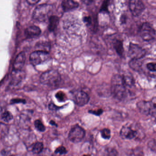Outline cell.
<instances>
[{
  "label": "cell",
  "instance_id": "33",
  "mask_svg": "<svg viewBox=\"0 0 156 156\" xmlns=\"http://www.w3.org/2000/svg\"><path fill=\"white\" fill-rule=\"evenodd\" d=\"M49 108L50 110H58L60 108V107H58L56 106L54 103H51L49 104Z\"/></svg>",
  "mask_w": 156,
  "mask_h": 156
},
{
  "label": "cell",
  "instance_id": "6",
  "mask_svg": "<svg viewBox=\"0 0 156 156\" xmlns=\"http://www.w3.org/2000/svg\"><path fill=\"white\" fill-rule=\"evenodd\" d=\"M145 50L140 46L133 43H130L128 56L132 59H141L145 56Z\"/></svg>",
  "mask_w": 156,
  "mask_h": 156
},
{
  "label": "cell",
  "instance_id": "11",
  "mask_svg": "<svg viewBox=\"0 0 156 156\" xmlns=\"http://www.w3.org/2000/svg\"><path fill=\"white\" fill-rule=\"evenodd\" d=\"M25 34L27 38H34L41 34V30L40 27L37 26H30L25 29Z\"/></svg>",
  "mask_w": 156,
  "mask_h": 156
},
{
  "label": "cell",
  "instance_id": "3",
  "mask_svg": "<svg viewBox=\"0 0 156 156\" xmlns=\"http://www.w3.org/2000/svg\"><path fill=\"white\" fill-rule=\"evenodd\" d=\"M61 79V76L59 72L54 70L45 71L41 75L40 78L41 83L50 87L58 86Z\"/></svg>",
  "mask_w": 156,
  "mask_h": 156
},
{
  "label": "cell",
  "instance_id": "26",
  "mask_svg": "<svg viewBox=\"0 0 156 156\" xmlns=\"http://www.w3.org/2000/svg\"><path fill=\"white\" fill-rule=\"evenodd\" d=\"M7 126L3 124L0 123V136L5 135L7 133Z\"/></svg>",
  "mask_w": 156,
  "mask_h": 156
},
{
  "label": "cell",
  "instance_id": "36",
  "mask_svg": "<svg viewBox=\"0 0 156 156\" xmlns=\"http://www.w3.org/2000/svg\"><path fill=\"white\" fill-rule=\"evenodd\" d=\"M50 124L51 125H55V126H57V124L54 121H51L50 122Z\"/></svg>",
  "mask_w": 156,
  "mask_h": 156
},
{
  "label": "cell",
  "instance_id": "34",
  "mask_svg": "<svg viewBox=\"0 0 156 156\" xmlns=\"http://www.w3.org/2000/svg\"><path fill=\"white\" fill-rule=\"evenodd\" d=\"M94 0H81L83 3L87 5L91 4L94 2Z\"/></svg>",
  "mask_w": 156,
  "mask_h": 156
},
{
  "label": "cell",
  "instance_id": "16",
  "mask_svg": "<svg viewBox=\"0 0 156 156\" xmlns=\"http://www.w3.org/2000/svg\"><path fill=\"white\" fill-rule=\"evenodd\" d=\"M148 114L156 118V97L147 102Z\"/></svg>",
  "mask_w": 156,
  "mask_h": 156
},
{
  "label": "cell",
  "instance_id": "19",
  "mask_svg": "<svg viewBox=\"0 0 156 156\" xmlns=\"http://www.w3.org/2000/svg\"><path fill=\"white\" fill-rule=\"evenodd\" d=\"M43 148H44L43 144L42 143L37 142L34 145L32 151L34 154H39L43 151Z\"/></svg>",
  "mask_w": 156,
  "mask_h": 156
},
{
  "label": "cell",
  "instance_id": "15",
  "mask_svg": "<svg viewBox=\"0 0 156 156\" xmlns=\"http://www.w3.org/2000/svg\"><path fill=\"white\" fill-rule=\"evenodd\" d=\"M48 30L49 32H54L57 29L59 23V17L55 15L50 16L48 18Z\"/></svg>",
  "mask_w": 156,
  "mask_h": 156
},
{
  "label": "cell",
  "instance_id": "18",
  "mask_svg": "<svg viewBox=\"0 0 156 156\" xmlns=\"http://www.w3.org/2000/svg\"><path fill=\"white\" fill-rule=\"evenodd\" d=\"M139 60L132 59L129 62V66L134 70H138L142 66V63Z\"/></svg>",
  "mask_w": 156,
  "mask_h": 156
},
{
  "label": "cell",
  "instance_id": "25",
  "mask_svg": "<svg viewBox=\"0 0 156 156\" xmlns=\"http://www.w3.org/2000/svg\"><path fill=\"white\" fill-rule=\"evenodd\" d=\"M56 98L58 101L64 102L66 100L67 97L66 94L62 91H59L56 94Z\"/></svg>",
  "mask_w": 156,
  "mask_h": 156
},
{
  "label": "cell",
  "instance_id": "13",
  "mask_svg": "<svg viewBox=\"0 0 156 156\" xmlns=\"http://www.w3.org/2000/svg\"><path fill=\"white\" fill-rule=\"evenodd\" d=\"M26 60V55L24 52H21L17 55L14 60L13 70H21L24 66Z\"/></svg>",
  "mask_w": 156,
  "mask_h": 156
},
{
  "label": "cell",
  "instance_id": "28",
  "mask_svg": "<svg viewBox=\"0 0 156 156\" xmlns=\"http://www.w3.org/2000/svg\"><path fill=\"white\" fill-rule=\"evenodd\" d=\"M83 21L86 25L90 26L92 23V18L90 16H85L83 17Z\"/></svg>",
  "mask_w": 156,
  "mask_h": 156
},
{
  "label": "cell",
  "instance_id": "1",
  "mask_svg": "<svg viewBox=\"0 0 156 156\" xmlns=\"http://www.w3.org/2000/svg\"><path fill=\"white\" fill-rule=\"evenodd\" d=\"M123 76L115 75L111 81V92L114 98L122 100L127 96V88Z\"/></svg>",
  "mask_w": 156,
  "mask_h": 156
},
{
  "label": "cell",
  "instance_id": "12",
  "mask_svg": "<svg viewBox=\"0 0 156 156\" xmlns=\"http://www.w3.org/2000/svg\"><path fill=\"white\" fill-rule=\"evenodd\" d=\"M61 6L64 12H69L78 8L79 3L74 0H63Z\"/></svg>",
  "mask_w": 156,
  "mask_h": 156
},
{
  "label": "cell",
  "instance_id": "2",
  "mask_svg": "<svg viewBox=\"0 0 156 156\" xmlns=\"http://www.w3.org/2000/svg\"><path fill=\"white\" fill-rule=\"evenodd\" d=\"M53 9L52 5L46 3L39 5L34 10L32 18L35 21L39 23L46 22L51 16Z\"/></svg>",
  "mask_w": 156,
  "mask_h": 156
},
{
  "label": "cell",
  "instance_id": "17",
  "mask_svg": "<svg viewBox=\"0 0 156 156\" xmlns=\"http://www.w3.org/2000/svg\"><path fill=\"white\" fill-rule=\"evenodd\" d=\"M113 46L116 53L120 56L123 55L124 47L122 41L119 39H116L113 42Z\"/></svg>",
  "mask_w": 156,
  "mask_h": 156
},
{
  "label": "cell",
  "instance_id": "7",
  "mask_svg": "<svg viewBox=\"0 0 156 156\" xmlns=\"http://www.w3.org/2000/svg\"><path fill=\"white\" fill-rule=\"evenodd\" d=\"M85 135V131L83 128L80 126H75L69 132V139L72 143H77L82 141Z\"/></svg>",
  "mask_w": 156,
  "mask_h": 156
},
{
  "label": "cell",
  "instance_id": "10",
  "mask_svg": "<svg viewBox=\"0 0 156 156\" xmlns=\"http://www.w3.org/2000/svg\"><path fill=\"white\" fill-rule=\"evenodd\" d=\"M120 134L121 137L124 139H133L138 135L137 130L127 125L122 127Z\"/></svg>",
  "mask_w": 156,
  "mask_h": 156
},
{
  "label": "cell",
  "instance_id": "4",
  "mask_svg": "<svg viewBox=\"0 0 156 156\" xmlns=\"http://www.w3.org/2000/svg\"><path fill=\"white\" fill-rule=\"evenodd\" d=\"M50 59V55L47 51L38 50L32 52L30 55V63L34 66H37L46 62Z\"/></svg>",
  "mask_w": 156,
  "mask_h": 156
},
{
  "label": "cell",
  "instance_id": "9",
  "mask_svg": "<svg viewBox=\"0 0 156 156\" xmlns=\"http://www.w3.org/2000/svg\"><path fill=\"white\" fill-rule=\"evenodd\" d=\"M74 101L76 104L79 106H83L89 102L90 98L89 95L82 90H78L73 93Z\"/></svg>",
  "mask_w": 156,
  "mask_h": 156
},
{
  "label": "cell",
  "instance_id": "20",
  "mask_svg": "<svg viewBox=\"0 0 156 156\" xmlns=\"http://www.w3.org/2000/svg\"><path fill=\"white\" fill-rule=\"evenodd\" d=\"M109 0H104L103 2L100 9V13H108L109 11Z\"/></svg>",
  "mask_w": 156,
  "mask_h": 156
},
{
  "label": "cell",
  "instance_id": "27",
  "mask_svg": "<svg viewBox=\"0 0 156 156\" xmlns=\"http://www.w3.org/2000/svg\"><path fill=\"white\" fill-rule=\"evenodd\" d=\"M55 153L60 155L66 154L67 153V151L64 147L60 146L56 149Z\"/></svg>",
  "mask_w": 156,
  "mask_h": 156
},
{
  "label": "cell",
  "instance_id": "23",
  "mask_svg": "<svg viewBox=\"0 0 156 156\" xmlns=\"http://www.w3.org/2000/svg\"><path fill=\"white\" fill-rule=\"evenodd\" d=\"M101 135L103 138L105 139H109L111 138V131L109 129L105 128L101 131Z\"/></svg>",
  "mask_w": 156,
  "mask_h": 156
},
{
  "label": "cell",
  "instance_id": "22",
  "mask_svg": "<svg viewBox=\"0 0 156 156\" xmlns=\"http://www.w3.org/2000/svg\"><path fill=\"white\" fill-rule=\"evenodd\" d=\"M1 118L4 122H8L12 119V114L8 111H5L1 115Z\"/></svg>",
  "mask_w": 156,
  "mask_h": 156
},
{
  "label": "cell",
  "instance_id": "21",
  "mask_svg": "<svg viewBox=\"0 0 156 156\" xmlns=\"http://www.w3.org/2000/svg\"><path fill=\"white\" fill-rule=\"evenodd\" d=\"M34 126L36 129L39 132H44L46 128L43 123L40 120H36L34 122Z\"/></svg>",
  "mask_w": 156,
  "mask_h": 156
},
{
  "label": "cell",
  "instance_id": "32",
  "mask_svg": "<svg viewBox=\"0 0 156 156\" xmlns=\"http://www.w3.org/2000/svg\"><path fill=\"white\" fill-rule=\"evenodd\" d=\"M12 103H25L26 101L25 100H22V99H14L11 101Z\"/></svg>",
  "mask_w": 156,
  "mask_h": 156
},
{
  "label": "cell",
  "instance_id": "14",
  "mask_svg": "<svg viewBox=\"0 0 156 156\" xmlns=\"http://www.w3.org/2000/svg\"><path fill=\"white\" fill-rule=\"evenodd\" d=\"M25 77V73L23 71L21 70H13L12 73V80L11 83L13 85H16L22 81Z\"/></svg>",
  "mask_w": 156,
  "mask_h": 156
},
{
  "label": "cell",
  "instance_id": "24",
  "mask_svg": "<svg viewBox=\"0 0 156 156\" xmlns=\"http://www.w3.org/2000/svg\"><path fill=\"white\" fill-rule=\"evenodd\" d=\"M37 45V47L41 49V50L48 52L50 49V45L47 42H42V43H39L38 45Z\"/></svg>",
  "mask_w": 156,
  "mask_h": 156
},
{
  "label": "cell",
  "instance_id": "5",
  "mask_svg": "<svg viewBox=\"0 0 156 156\" xmlns=\"http://www.w3.org/2000/svg\"><path fill=\"white\" fill-rule=\"evenodd\" d=\"M139 34L143 40L149 41L154 38L155 31L149 23H144L140 27Z\"/></svg>",
  "mask_w": 156,
  "mask_h": 156
},
{
  "label": "cell",
  "instance_id": "29",
  "mask_svg": "<svg viewBox=\"0 0 156 156\" xmlns=\"http://www.w3.org/2000/svg\"><path fill=\"white\" fill-rule=\"evenodd\" d=\"M147 68L150 71H156V63H149L147 64Z\"/></svg>",
  "mask_w": 156,
  "mask_h": 156
},
{
  "label": "cell",
  "instance_id": "35",
  "mask_svg": "<svg viewBox=\"0 0 156 156\" xmlns=\"http://www.w3.org/2000/svg\"><path fill=\"white\" fill-rule=\"evenodd\" d=\"M125 16H122V17L121 18V22L122 23H124L125 22Z\"/></svg>",
  "mask_w": 156,
  "mask_h": 156
},
{
  "label": "cell",
  "instance_id": "8",
  "mask_svg": "<svg viewBox=\"0 0 156 156\" xmlns=\"http://www.w3.org/2000/svg\"><path fill=\"white\" fill-rule=\"evenodd\" d=\"M129 8L133 16L140 15L144 10V5L141 0H130Z\"/></svg>",
  "mask_w": 156,
  "mask_h": 156
},
{
  "label": "cell",
  "instance_id": "31",
  "mask_svg": "<svg viewBox=\"0 0 156 156\" xmlns=\"http://www.w3.org/2000/svg\"><path fill=\"white\" fill-rule=\"evenodd\" d=\"M41 0H26L27 2L29 5H34L38 3Z\"/></svg>",
  "mask_w": 156,
  "mask_h": 156
},
{
  "label": "cell",
  "instance_id": "30",
  "mask_svg": "<svg viewBox=\"0 0 156 156\" xmlns=\"http://www.w3.org/2000/svg\"><path fill=\"white\" fill-rule=\"evenodd\" d=\"M103 111L101 109H99V110H97V111H89V113H90L94 114L95 115H97V116L101 115L103 113Z\"/></svg>",
  "mask_w": 156,
  "mask_h": 156
}]
</instances>
